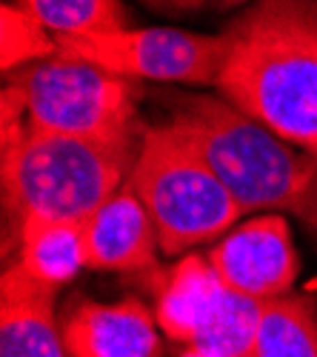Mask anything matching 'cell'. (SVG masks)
Returning <instances> with one entry per match:
<instances>
[{
	"label": "cell",
	"mask_w": 317,
	"mask_h": 357,
	"mask_svg": "<svg viewBox=\"0 0 317 357\" xmlns=\"http://www.w3.org/2000/svg\"><path fill=\"white\" fill-rule=\"evenodd\" d=\"M223 35L215 92L317 158V0H254Z\"/></svg>",
	"instance_id": "obj_1"
},
{
	"label": "cell",
	"mask_w": 317,
	"mask_h": 357,
	"mask_svg": "<svg viewBox=\"0 0 317 357\" xmlns=\"http://www.w3.org/2000/svg\"><path fill=\"white\" fill-rule=\"evenodd\" d=\"M169 121L249 212L292 215L317 231V158L220 95H171Z\"/></svg>",
	"instance_id": "obj_2"
},
{
	"label": "cell",
	"mask_w": 317,
	"mask_h": 357,
	"mask_svg": "<svg viewBox=\"0 0 317 357\" xmlns=\"http://www.w3.org/2000/svg\"><path fill=\"white\" fill-rule=\"evenodd\" d=\"M0 149L6 234L32 218L83 223L126 186L140 146L23 132Z\"/></svg>",
	"instance_id": "obj_3"
},
{
	"label": "cell",
	"mask_w": 317,
	"mask_h": 357,
	"mask_svg": "<svg viewBox=\"0 0 317 357\" xmlns=\"http://www.w3.org/2000/svg\"><path fill=\"white\" fill-rule=\"evenodd\" d=\"M129 186L146 206L166 257L217 243L246 215L203 155L171 123L146 126Z\"/></svg>",
	"instance_id": "obj_4"
},
{
	"label": "cell",
	"mask_w": 317,
	"mask_h": 357,
	"mask_svg": "<svg viewBox=\"0 0 317 357\" xmlns=\"http://www.w3.org/2000/svg\"><path fill=\"white\" fill-rule=\"evenodd\" d=\"M20 98L26 132L63 135L114 146H140V83L111 75L95 63L54 54L6 77Z\"/></svg>",
	"instance_id": "obj_5"
},
{
	"label": "cell",
	"mask_w": 317,
	"mask_h": 357,
	"mask_svg": "<svg viewBox=\"0 0 317 357\" xmlns=\"http://www.w3.org/2000/svg\"><path fill=\"white\" fill-rule=\"evenodd\" d=\"M226 35L149 26L121 29L98 38H57V54L95 63L134 83L217 86L226 63Z\"/></svg>",
	"instance_id": "obj_6"
},
{
	"label": "cell",
	"mask_w": 317,
	"mask_h": 357,
	"mask_svg": "<svg viewBox=\"0 0 317 357\" xmlns=\"http://www.w3.org/2000/svg\"><path fill=\"white\" fill-rule=\"evenodd\" d=\"M209 263L226 289L257 303L295 291L300 257L286 215L263 212L226 231L209 252Z\"/></svg>",
	"instance_id": "obj_7"
},
{
	"label": "cell",
	"mask_w": 317,
	"mask_h": 357,
	"mask_svg": "<svg viewBox=\"0 0 317 357\" xmlns=\"http://www.w3.org/2000/svg\"><path fill=\"white\" fill-rule=\"evenodd\" d=\"M69 357H163L155 309L140 297L103 303L77 297L61 317Z\"/></svg>",
	"instance_id": "obj_8"
},
{
	"label": "cell",
	"mask_w": 317,
	"mask_h": 357,
	"mask_svg": "<svg viewBox=\"0 0 317 357\" xmlns=\"http://www.w3.org/2000/svg\"><path fill=\"white\" fill-rule=\"evenodd\" d=\"M83 246L86 269L118 275L155 272L163 255L157 229L129 181L83 220Z\"/></svg>",
	"instance_id": "obj_9"
},
{
	"label": "cell",
	"mask_w": 317,
	"mask_h": 357,
	"mask_svg": "<svg viewBox=\"0 0 317 357\" xmlns=\"http://www.w3.org/2000/svg\"><path fill=\"white\" fill-rule=\"evenodd\" d=\"M54 303V289L6 263L0 278V357H69Z\"/></svg>",
	"instance_id": "obj_10"
},
{
	"label": "cell",
	"mask_w": 317,
	"mask_h": 357,
	"mask_svg": "<svg viewBox=\"0 0 317 357\" xmlns=\"http://www.w3.org/2000/svg\"><path fill=\"white\" fill-rule=\"evenodd\" d=\"M223 294L226 286L215 275L209 255H183L169 272L157 275L155 317L163 337L194 346L215 320Z\"/></svg>",
	"instance_id": "obj_11"
},
{
	"label": "cell",
	"mask_w": 317,
	"mask_h": 357,
	"mask_svg": "<svg viewBox=\"0 0 317 357\" xmlns=\"http://www.w3.org/2000/svg\"><path fill=\"white\" fill-rule=\"evenodd\" d=\"M6 263H15L32 280L61 291L86 269L83 223L32 218L3 234Z\"/></svg>",
	"instance_id": "obj_12"
},
{
	"label": "cell",
	"mask_w": 317,
	"mask_h": 357,
	"mask_svg": "<svg viewBox=\"0 0 317 357\" xmlns=\"http://www.w3.org/2000/svg\"><path fill=\"white\" fill-rule=\"evenodd\" d=\"M252 357H317V301L286 294L261 303Z\"/></svg>",
	"instance_id": "obj_13"
},
{
	"label": "cell",
	"mask_w": 317,
	"mask_h": 357,
	"mask_svg": "<svg viewBox=\"0 0 317 357\" xmlns=\"http://www.w3.org/2000/svg\"><path fill=\"white\" fill-rule=\"evenodd\" d=\"M54 38H98L129 29L123 0H20Z\"/></svg>",
	"instance_id": "obj_14"
},
{
	"label": "cell",
	"mask_w": 317,
	"mask_h": 357,
	"mask_svg": "<svg viewBox=\"0 0 317 357\" xmlns=\"http://www.w3.org/2000/svg\"><path fill=\"white\" fill-rule=\"evenodd\" d=\"M57 54V38L20 0L0 9V66L6 77Z\"/></svg>",
	"instance_id": "obj_15"
},
{
	"label": "cell",
	"mask_w": 317,
	"mask_h": 357,
	"mask_svg": "<svg viewBox=\"0 0 317 357\" xmlns=\"http://www.w3.org/2000/svg\"><path fill=\"white\" fill-rule=\"evenodd\" d=\"M146 6L152 9H160V12H192V9H200L206 0H143Z\"/></svg>",
	"instance_id": "obj_16"
},
{
	"label": "cell",
	"mask_w": 317,
	"mask_h": 357,
	"mask_svg": "<svg viewBox=\"0 0 317 357\" xmlns=\"http://www.w3.org/2000/svg\"><path fill=\"white\" fill-rule=\"evenodd\" d=\"M180 357H220V354H212L206 349H200V346H183Z\"/></svg>",
	"instance_id": "obj_17"
},
{
	"label": "cell",
	"mask_w": 317,
	"mask_h": 357,
	"mask_svg": "<svg viewBox=\"0 0 317 357\" xmlns=\"http://www.w3.org/2000/svg\"><path fill=\"white\" fill-rule=\"evenodd\" d=\"M240 3H254V0H223V6H240Z\"/></svg>",
	"instance_id": "obj_18"
}]
</instances>
